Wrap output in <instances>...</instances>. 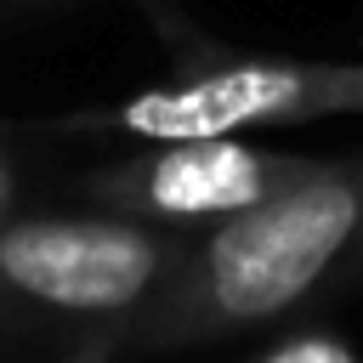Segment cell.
<instances>
[{"label":"cell","mask_w":363,"mask_h":363,"mask_svg":"<svg viewBox=\"0 0 363 363\" xmlns=\"http://www.w3.org/2000/svg\"><path fill=\"white\" fill-rule=\"evenodd\" d=\"M28 204V164H23V130L0 119V221Z\"/></svg>","instance_id":"8992f818"},{"label":"cell","mask_w":363,"mask_h":363,"mask_svg":"<svg viewBox=\"0 0 363 363\" xmlns=\"http://www.w3.org/2000/svg\"><path fill=\"white\" fill-rule=\"evenodd\" d=\"M11 363H125L108 352H45V357H11Z\"/></svg>","instance_id":"ba28073f"},{"label":"cell","mask_w":363,"mask_h":363,"mask_svg":"<svg viewBox=\"0 0 363 363\" xmlns=\"http://www.w3.org/2000/svg\"><path fill=\"white\" fill-rule=\"evenodd\" d=\"M170 45V74L108 108H74L17 125L23 136L74 142H187V136H278L318 119L363 113V57H284L204 34L170 0H142Z\"/></svg>","instance_id":"3957f363"},{"label":"cell","mask_w":363,"mask_h":363,"mask_svg":"<svg viewBox=\"0 0 363 363\" xmlns=\"http://www.w3.org/2000/svg\"><path fill=\"white\" fill-rule=\"evenodd\" d=\"M187 233L74 204L0 221V363L45 352L125 357L136 323L170 289Z\"/></svg>","instance_id":"7a4b0ae2"},{"label":"cell","mask_w":363,"mask_h":363,"mask_svg":"<svg viewBox=\"0 0 363 363\" xmlns=\"http://www.w3.org/2000/svg\"><path fill=\"white\" fill-rule=\"evenodd\" d=\"M329 153L278 147L267 136H187V142H142L85 176L68 182L74 204L119 210L170 233H204L233 221L295 182H306Z\"/></svg>","instance_id":"277c9868"},{"label":"cell","mask_w":363,"mask_h":363,"mask_svg":"<svg viewBox=\"0 0 363 363\" xmlns=\"http://www.w3.org/2000/svg\"><path fill=\"white\" fill-rule=\"evenodd\" d=\"M352 289H363V153L323 159L289 193L193 233L125 357H170L278 329Z\"/></svg>","instance_id":"6da1fadb"},{"label":"cell","mask_w":363,"mask_h":363,"mask_svg":"<svg viewBox=\"0 0 363 363\" xmlns=\"http://www.w3.org/2000/svg\"><path fill=\"white\" fill-rule=\"evenodd\" d=\"M74 0H0V28H17V23H34V17H51Z\"/></svg>","instance_id":"52a82bcc"},{"label":"cell","mask_w":363,"mask_h":363,"mask_svg":"<svg viewBox=\"0 0 363 363\" xmlns=\"http://www.w3.org/2000/svg\"><path fill=\"white\" fill-rule=\"evenodd\" d=\"M244 363H363V352L323 323H295V329L272 335L261 352H250Z\"/></svg>","instance_id":"5b68a950"}]
</instances>
